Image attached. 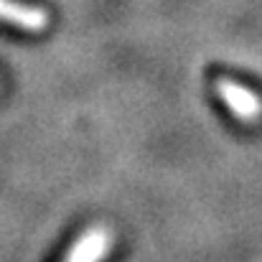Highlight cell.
Returning <instances> with one entry per match:
<instances>
[{
  "label": "cell",
  "mask_w": 262,
  "mask_h": 262,
  "mask_svg": "<svg viewBox=\"0 0 262 262\" xmlns=\"http://www.w3.org/2000/svg\"><path fill=\"white\" fill-rule=\"evenodd\" d=\"M219 94L224 99V104L239 117V120H257V115H262V102L255 92H250L247 87L237 84V82H229V79H222L219 84Z\"/></svg>",
  "instance_id": "1"
},
{
  "label": "cell",
  "mask_w": 262,
  "mask_h": 262,
  "mask_svg": "<svg viewBox=\"0 0 262 262\" xmlns=\"http://www.w3.org/2000/svg\"><path fill=\"white\" fill-rule=\"evenodd\" d=\"M0 18L18 28H26V31H38L46 26V15L41 10L15 3V0H0Z\"/></svg>",
  "instance_id": "2"
},
{
  "label": "cell",
  "mask_w": 262,
  "mask_h": 262,
  "mask_svg": "<svg viewBox=\"0 0 262 262\" xmlns=\"http://www.w3.org/2000/svg\"><path fill=\"white\" fill-rule=\"evenodd\" d=\"M110 242V234L104 229H89L87 234L72 247L67 262H99Z\"/></svg>",
  "instance_id": "3"
}]
</instances>
